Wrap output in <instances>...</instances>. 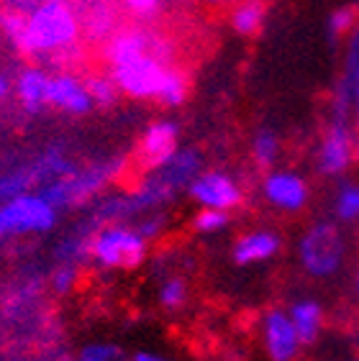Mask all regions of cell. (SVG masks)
Here are the masks:
<instances>
[{
    "instance_id": "cell-4",
    "label": "cell",
    "mask_w": 359,
    "mask_h": 361,
    "mask_svg": "<svg viewBox=\"0 0 359 361\" xmlns=\"http://www.w3.org/2000/svg\"><path fill=\"white\" fill-rule=\"evenodd\" d=\"M59 208L44 197L39 190L21 192L0 200V238L42 236L57 226Z\"/></svg>"
},
{
    "instance_id": "cell-14",
    "label": "cell",
    "mask_w": 359,
    "mask_h": 361,
    "mask_svg": "<svg viewBox=\"0 0 359 361\" xmlns=\"http://www.w3.org/2000/svg\"><path fill=\"white\" fill-rule=\"evenodd\" d=\"M201 164L203 159L195 149H177L162 167L154 169V177L167 190L177 192V190H187V185L201 174Z\"/></svg>"
},
{
    "instance_id": "cell-18",
    "label": "cell",
    "mask_w": 359,
    "mask_h": 361,
    "mask_svg": "<svg viewBox=\"0 0 359 361\" xmlns=\"http://www.w3.org/2000/svg\"><path fill=\"white\" fill-rule=\"evenodd\" d=\"M264 21H267V6L262 0H242L231 13V26H234L236 34L242 36L259 34Z\"/></svg>"
},
{
    "instance_id": "cell-10",
    "label": "cell",
    "mask_w": 359,
    "mask_h": 361,
    "mask_svg": "<svg viewBox=\"0 0 359 361\" xmlns=\"http://www.w3.org/2000/svg\"><path fill=\"white\" fill-rule=\"evenodd\" d=\"M262 195L272 208L283 213H298L308 205V182L293 169H269L262 180Z\"/></svg>"
},
{
    "instance_id": "cell-26",
    "label": "cell",
    "mask_w": 359,
    "mask_h": 361,
    "mask_svg": "<svg viewBox=\"0 0 359 361\" xmlns=\"http://www.w3.org/2000/svg\"><path fill=\"white\" fill-rule=\"evenodd\" d=\"M26 23L28 18L23 13H16V11H3L0 13V31L8 36V42L13 44L16 49H21L23 39H26Z\"/></svg>"
},
{
    "instance_id": "cell-7",
    "label": "cell",
    "mask_w": 359,
    "mask_h": 361,
    "mask_svg": "<svg viewBox=\"0 0 359 361\" xmlns=\"http://www.w3.org/2000/svg\"><path fill=\"white\" fill-rule=\"evenodd\" d=\"M354 152H357L354 116L331 111V121H329L324 136H321V144H318V172L326 177H341L352 167Z\"/></svg>"
},
{
    "instance_id": "cell-23",
    "label": "cell",
    "mask_w": 359,
    "mask_h": 361,
    "mask_svg": "<svg viewBox=\"0 0 359 361\" xmlns=\"http://www.w3.org/2000/svg\"><path fill=\"white\" fill-rule=\"evenodd\" d=\"M228 223H231V213L228 210L201 208L193 218V231L195 233H203V236H216V233L228 228Z\"/></svg>"
},
{
    "instance_id": "cell-32",
    "label": "cell",
    "mask_w": 359,
    "mask_h": 361,
    "mask_svg": "<svg viewBox=\"0 0 359 361\" xmlns=\"http://www.w3.org/2000/svg\"><path fill=\"white\" fill-rule=\"evenodd\" d=\"M13 361H36V359H13Z\"/></svg>"
},
{
    "instance_id": "cell-1",
    "label": "cell",
    "mask_w": 359,
    "mask_h": 361,
    "mask_svg": "<svg viewBox=\"0 0 359 361\" xmlns=\"http://www.w3.org/2000/svg\"><path fill=\"white\" fill-rule=\"evenodd\" d=\"M113 80L118 90L136 100H159L167 108H177L187 97V80L180 70H172L154 49L144 54L113 64Z\"/></svg>"
},
{
    "instance_id": "cell-25",
    "label": "cell",
    "mask_w": 359,
    "mask_h": 361,
    "mask_svg": "<svg viewBox=\"0 0 359 361\" xmlns=\"http://www.w3.org/2000/svg\"><path fill=\"white\" fill-rule=\"evenodd\" d=\"M85 85H88V92H90V97H93V103L100 105V108L113 105L116 97L121 95L113 77H90V80H85Z\"/></svg>"
},
{
    "instance_id": "cell-3",
    "label": "cell",
    "mask_w": 359,
    "mask_h": 361,
    "mask_svg": "<svg viewBox=\"0 0 359 361\" xmlns=\"http://www.w3.org/2000/svg\"><path fill=\"white\" fill-rule=\"evenodd\" d=\"M149 238L126 223H105L88 241V257L105 271L136 269L146 262Z\"/></svg>"
},
{
    "instance_id": "cell-33",
    "label": "cell",
    "mask_w": 359,
    "mask_h": 361,
    "mask_svg": "<svg viewBox=\"0 0 359 361\" xmlns=\"http://www.w3.org/2000/svg\"><path fill=\"white\" fill-rule=\"evenodd\" d=\"M357 341H359V336H357Z\"/></svg>"
},
{
    "instance_id": "cell-17",
    "label": "cell",
    "mask_w": 359,
    "mask_h": 361,
    "mask_svg": "<svg viewBox=\"0 0 359 361\" xmlns=\"http://www.w3.org/2000/svg\"><path fill=\"white\" fill-rule=\"evenodd\" d=\"M154 49V39L146 31H139V28H131V31H118L116 36H111V42H108V49H105V54H108V62L113 64H121L126 59H134V56L144 54Z\"/></svg>"
},
{
    "instance_id": "cell-16",
    "label": "cell",
    "mask_w": 359,
    "mask_h": 361,
    "mask_svg": "<svg viewBox=\"0 0 359 361\" xmlns=\"http://www.w3.org/2000/svg\"><path fill=\"white\" fill-rule=\"evenodd\" d=\"M16 95L28 113H39L47 105L49 90V75L39 67H26L16 77Z\"/></svg>"
},
{
    "instance_id": "cell-12",
    "label": "cell",
    "mask_w": 359,
    "mask_h": 361,
    "mask_svg": "<svg viewBox=\"0 0 359 361\" xmlns=\"http://www.w3.org/2000/svg\"><path fill=\"white\" fill-rule=\"evenodd\" d=\"M47 105L67 113V116H85L95 108L88 85L72 75H49Z\"/></svg>"
},
{
    "instance_id": "cell-9",
    "label": "cell",
    "mask_w": 359,
    "mask_h": 361,
    "mask_svg": "<svg viewBox=\"0 0 359 361\" xmlns=\"http://www.w3.org/2000/svg\"><path fill=\"white\" fill-rule=\"evenodd\" d=\"M259 336H262V348L269 361H295L300 356L303 341L298 336L288 310H280V307L267 310Z\"/></svg>"
},
{
    "instance_id": "cell-24",
    "label": "cell",
    "mask_w": 359,
    "mask_h": 361,
    "mask_svg": "<svg viewBox=\"0 0 359 361\" xmlns=\"http://www.w3.org/2000/svg\"><path fill=\"white\" fill-rule=\"evenodd\" d=\"M131 356L126 354L118 343H108V341H93V343H85L80 351H77L75 361H129Z\"/></svg>"
},
{
    "instance_id": "cell-21",
    "label": "cell",
    "mask_w": 359,
    "mask_h": 361,
    "mask_svg": "<svg viewBox=\"0 0 359 361\" xmlns=\"http://www.w3.org/2000/svg\"><path fill=\"white\" fill-rule=\"evenodd\" d=\"M334 216L339 223L359 221V185L357 182H341L334 195Z\"/></svg>"
},
{
    "instance_id": "cell-31",
    "label": "cell",
    "mask_w": 359,
    "mask_h": 361,
    "mask_svg": "<svg viewBox=\"0 0 359 361\" xmlns=\"http://www.w3.org/2000/svg\"><path fill=\"white\" fill-rule=\"evenodd\" d=\"M354 290H357V298H359V269H357V277H354Z\"/></svg>"
},
{
    "instance_id": "cell-15",
    "label": "cell",
    "mask_w": 359,
    "mask_h": 361,
    "mask_svg": "<svg viewBox=\"0 0 359 361\" xmlns=\"http://www.w3.org/2000/svg\"><path fill=\"white\" fill-rule=\"evenodd\" d=\"M288 313H290L293 326H295L298 336L303 341V346H313L321 338V331H324V307H321V302L313 298H300L288 307Z\"/></svg>"
},
{
    "instance_id": "cell-19",
    "label": "cell",
    "mask_w": 359,
    "mask_h": 361,
    "mask_svg": "<svg viewBox=\"0 0 359 361\" xmlns=\"http://www.w3.org/2000/svg\"><path fill=\"white\" fill-rule=\"evenodd\" d=\"M357 23H359V8L357 6L334 8L331 13H329V18H326V39H329V44L336 47L339 42L349 39Z\"/></svg>"
},
{
    "instance_id": "cell-27",
    "label": "cell",
    "mask_w": 359,
    "mask_h": 361,
    "mask_svg": "<svg viewBox=\"0 0 359 361\" xmlns=\"http://www.w3.org/2000/svg\"><path fill=\"white\" fill-rule=\"evenodd\" d=\"M49 282H52V290L57 295H69L77 287V282H80V269L75 267V262H62V264H57V269L52 271Z\"/></svg>"
},
{
    "instance_id": "cell-22",
    "label": "cell",
    "mask_w": 359,
    "mask_h": 361,
    "mask_svg": "<svg viewBox=\"0 0 359 361\" xmlns=\"http://www.w3.org/2000/svg\"><path fill=\"white\" fill-rule=\"evenodd\" d=\"M187 295H190L187 282H185V277H180V274H170V277H165L162 279V285H159V290H157L159 305L165 307V310H170V313H175V310H180V307H185Z\"/></svg>"
},
{
    "instance_id": "cell-20",
    "label": "cell",
    "mask_w": 359,
    "mask_h": 361,
    "mask_svg": "<svg viewBox=\"0 0 359 361\" xmlns=\"http://www.w3.org/2000/svg\"><path fill=\"white\" fill-rule=\"evenodd\" d=\"M277 157H280V136H277L272 128L262 126V128L254 133V139H252V159H254L257 167L272 169Z\"/></svg>"
},
{
    "instance_id": "cell-8",
    "label": "cell",
    "mask_w": 359,
    "mask_h": 361,
    "mask_svg": "<svg viewBox=\"0 0 359 361\" xmlns=\"http://www.w3.org/2000/svg\"><path fill=\"white\" fill-rule=\"evenodd\" d=\"M187 195L198 208H216V210H236L244 202V192L239 188V182L228 172L221 169H208L201 172L190 185H187Z\"/></svg>"
},
{
    "instance_id": "cell-2",
    "label": "cell",
    "mask_w": 359,
    "mask_h": 361,
    "mask_svg": "<svg viewBox=\"0 0 359 361\" xmlns=\"http://www.w3.org/2000/svg\"><path fill=\"white\" fill-rule=\"evenodd\" d=\"M26 39L18 51L28 56L59 51L77 39L80 26H77V16L67 6V0H42L31 13H26Z\"/></svg>"
},
{
    "instance_id": "cell-11",
    "label": "cell",
    "mask_w": 359,
    "mask_h": 361,
    "mask_svg": "<svg viewBox=\"0 0 359 361\" xmlns=\"http://www.w3.org/2000/svg\"><path fill=\"white\" fill-rule=\"evenodd\" d=\"M180 149V126L175 121H154L144 128L139 139V159L146 169L162 167L170 157Z\"/></svg>"
},
{
    "instance_id": "cell-13",
    "label": "cell",
    "mask_w": 359,
    "mask_h": 361,
    "mask_svg": "<svg viewBox=\"0 0 359 361\" xmlns=\"http://www.w3.org/2000/svg\"><path fill=\"white\" fill-rule=\"evenodd\" d=\"M280 249H283V238L277 236L275 231L254 228L236 238L231 257H234V264L239 267H257L275 259L280 254Z\"/></svg>"
},
{
    "instance_id": "cell-6",
    "label": "cell",
    "mask_w": 359,
    "mask_h": 361,
    "mask_svg": "<svg viewBox=\"0 0 359 361\" xmlns=\"http://www.w3.org/2000/svg\"><path fill=\"white\" fill-rule=\"evenodd\" d=\"M118 167H121L118 161H103V164H93L88 169H72L64 177L47 182L44 188H39V192L54 208H72V205H80V202L95 197L118 174Z\"/></svg>"
},
{
    "instance_id": "cell-30",
    "label": "cell",
    "mask_w": 359,
    "mask_h": 361,
    "mask_svg": "<svg viewBox=\"0 0 359 361\" xmlns=\"http://www.w3.org/2000/svg\"><path fill=\"white\" fill-rule=\"evenodd\" d=\"M13 90V85H11V80H8L6 75H0V103L8 97V92Z\"/></svg>"
},
{
    "instance_id": "cell-29",
    "label": "cell",
    "mask_w": 359,
    "mask_h": 361,
    "mask_svg": "<svg viewBox=\"0 0 359 361\" xmlns=\"http://www.w3.org/2000/svg\"><path fill=\"white\" fill-rule=\"evenodd\" d=\"M129 361H175V359L172 356L157 354V351H136V354H131Z\"/></svg>"
},
{
    "instance_id": "cell-5",
    "label": "cell",
    "mask_w": 359,
    "mask_h": 361,
    "mask_svg": "<svg viewBox=\"0 0 359 361\" xmlns=\"http://www.w3.org/2000/svg\"><path fill=\"white\" fill-rule=\"evenodd\" d=\"M344 236L336 223L318 221L298 241V259L305 274L316 279L334 277L344 262Z\"/></svg>"
},
{
    "instance_id": "cell-28",
    "label": "cell",
    "mask_w": 359,
    "mask_h": 361,
    "mask_svg": "<svg viewBox=\"0 0 359 361\" xmlns=\"http://www.w3.org/2000/svg\"><path fill=\"white\" fill-rule=\"evenodd\" d=\"M141 233H144L149 241H154V238L162 233V228H165V216H159V213H152V216H146L144 221H139L136 226Z\"/></svg>"
}]
</instances>
